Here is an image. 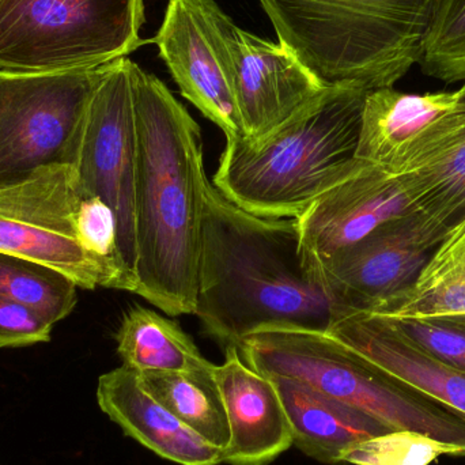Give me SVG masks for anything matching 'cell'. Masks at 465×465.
<instances>
[{"mask_svg": "<svg viewBox=\"0 0 465 465\" xmlns=\"http://www.w3.org/2000/svg\"><path fill=\"white\" fill-rule=\"evenodd\" d=\"M196 316L225 347L271 328L322 331L341 317L327 281L309 270L297 221L243 212L204 188Z\"/></svg>", "mask_w": 465, "mask_h": 465, "instance_id": "obj_1", "label": "cell"}, {"mask_svg": "<svg viewBox=\"0 0 465 465\" xmlns=\"http://www.w3.org/2000/svg\"><path fill=\"white\" fill-rule=\"evenodd\" d=\"M136 292L169 316L195 314L207 179L202 130L134 62Z\"/></svg>", "mask_w": 465, "mask_h": 465, "instance_id": "obj_2", "label": "cell"}, {"mask_svg": "<svg viewBox=\"0 0 465 465\" xmlns=\"http://www.w3.org/2000/svg\"><path fill=\"white\" fill-rule=\"evenodd\" d=\"M368 92L328 86L262 138L226 139L215 187L256 217H301L362 163L355 153Z\"/></svg>", "mask_w": 465, "mask_h": 465, "instance_id": "obj_3", "label": "cell"}, {"mask_svg": "<svg viewBox=\"0 0 465 465\" xmlns=\"http://www.w3.org/2000/svg\"><path fill=\"white\" fill-rule=\"evenodd\" d=\"M278 35L324 84L393 87L420 64L434 0H259Z\"/></svg>", "mask_w": 465, "mask_h": 465, "instance_id": "obj_4", "label": "cell"}, {"mask_svg": "<svg viewBox=\"0 0 465 465\" xmlns=\"http://www.w3.org/2000/svg\"><path fill=\"white\" fill-rule=\"evenodd\" d=\"M238 350L262 376L297 380L393 430L430 437L465 456L463 412L388 373L328 332L271 328L252 333Z\"/></svg>", "mask_w": 465, "mask_h": 465, "instance_id": "obj_5", "label": "cell"}, {"mask_svg": "<svg viewBox=\"0 0 465 465\" xmlns=\"http://www.w3.org/2000/svg\"><path fill=\"white\" fill-rule=\"evenodd\" d=\"M144 0H0V73L93 70L147 44Z\"/></svg>", "mask_w": 465, "mask_h": 465, "instance_id": "obj_6", "label": "cell"}, {"mask_svg": "<svg viewBox=\"0 0 465 465\" xmlns=\"http://www.w3.org/2000/svg\"><path fill=\"white\" fill-rule=\"evenodd\" d=\"M86 196L71 165L46 166L2 185L0 252L52 268L79 289L135 292V282L122 265L82 245L76 221Z\"/></svg>", "mask_w": 465, "mask_h": 465, "instance_id": "obj_7", "label": "cell"}, {"mask_svg": "<svg viewBox=\"0 0 465 465\" xmlns=\"http://www.w3.org/2000/svg\"><path fill=\"white\" fill-rule=\"evenodd\" d=\"M101 68L0 73V187L46 166H74Z\"/></svg>", "mask_w": 465, "mask_h": 465, "instance_id": "obj_8", "label": "cell"}, {"mask_svg": "<svg viewBox=\"0 0 465 465\" xmlns=\"http://www.w3.org/2000/svg\"><path fill=\"white\" fill-rule=\"evenodd\" d=\"M134 62L128 57L101 68L90 98L75 168L86 195L105 202L117 221L120 260L135 281L136 123ZM136 292V290H135Z\"/></svg>", "mask_w": 465, "mask_h": 465, "instance_id": "obj_9", "label": "cell"}, {"mask_svg": "<svg viewBox=\"0 0 465 465\" xmlns=\"http://www.w3.org/2000/svg\"><path fill=\"white\" fill-rule=\"evenodd\" d=\"M464 131L465 103L459 90H369L355 157L393 176H410L447 157Z\"/></svg>", "mask_w": 465, "mask_h": 465, "instance_id": "obj_10", "label": "cell"}, {"mask_svg": "<svg viewBox=\"0 0 465 465\" xmlns=\"http://www.w3.org/2000/svg\"><path fill=\"white\" fill-rule=\"evenodd\" d=\"M448 232L417 213L371 232L324 268L336 302L346 316L384 311L417 282Z\"/></svg>", "mask_w": 465, "mask_h": 465, "instance_id": "obj_11", "label": "cell"}, {"mask_svg": "<svg viewBox=\"0 0 465 465\" xmlns=\"http://www.w3.org/2000/svg\"><path fill=\"white\" fill-rule=\"evenodd\" d=\"M417 213L420 206L407 176H393L362 161L295 218L303 262L324 278V268L336 256L382 226Z\"/></svg>", "mask_w": 465, "mask_h": 465, "instance_id": "obj_12", "label": "cell"}, {"mask_svg": "<svg viewBox=\"0 0 465 465\" xmlns=\"http://www.w3.org/2000/svg\"><path fill=\"white\" fill-rule=\"evenodd\" d=\"M243 135L257 141L316 97L324 84L281 43L238 26L215 5Z\"/></svg>", "mask_w": 465, "mask_h": 465, "instance_id": "obj_13", "label": "cell"}, {"mask_svg": "<svg viewBox=\"0 0 465 465\" xmlns=\"http://www.w3.org/2000/svg\"><path fill=\"white\" fill-rule=\"evenodd\" d=\"M217 5L215 0H169L153 43L183 97L232 139L245 135L215 24Z\"/></svg>", "mask_w": 465, "mask_h": 465, "instance_id": "obj_14", "label": "cell"}, {"mask_svg": "<svg viewBox=\"0 0 465 465\" xmlns=\"http://www.w3.org/2000/svg\"><path fill=\"white\" fill-rule=\"evenodd\" d=\"M214 377L231 430L223 463L267 465L294 444L272 380L252 369L237 347H226L225 362L214 366Z\"/></svg>", "mask_w": 465, "mask_h": 465, "instance_id": "obj_15", "label": "cell"}, {"mask_svg": "<svg viewBox=\"0 0 465 465\" xmlns=\"http://www.w3.org/2000/svg\"><path fill=\"white\" fill-rule=\"evenodd\" d=\"M101 411L125 436L138 441L165 460L180 465L223 463L221 448L207 442L169 411L144 387L141 373L123 365L98 380Z\"/></svg>", "mask_w": 465, "mask_h": 465, "instance_id": "obj_16", "label": "cell"}, {"mask_svg": "<svg viewBox=\"0 0 465 465\" xmlns=\"http://www.w3.org/2000/svg\"><path fill=\"white\" fill-rule=\"evenodd\" d=\"M328 333L388 373L465 414V371L418 347L385 317L349 314Z\"/></svg>", "mask_w": 465, "mask_h": 465, "instance_id": "obj_17", "label": "cell"}, {"mask_svg": "<svg viewBox=\"0 0 465 465\" xmlns=\"http://www.w3.org/2000/svg\"><path fill=\"white\" fill-rule=\"evenodd\" d=\"M272 380L292 428V442L309 458L324 464L341 463L347 448L392 433L371 415L313 388L284 377Z\"/></svg>", "mask_w": 465, "mask_h": 465, "instance_id": "obj_18", "label": "cell"}, {"mask_svg": "<svg viewBox=\"0 0 465 465\" xmlns=\"http://www.w3.org/2000/svg\"><path fill=\"white\" fill-rule=\"evenodd\" d=\"M116 341L123 365L141 373H191L214 366L176 322L143 306H135L124 314Z\"/></svg>", "mask_w": 465, "mask_h": 465, "instance_id": "obj_19", "label": "cell"}, {"mask_svg": "<svg viewBox=\"0 0 465 465\" xmlns=\"http://www.w3.org/2000/svg\"><path fill=\"white\" fill-rule=\"evenodd\" d=\"M463 314L465 220L448 232L412 287L377 316L387 319H426Z\"/></svg>", "mask_w": 465, "mask_h": 465, "instance_id": "obj_20", "label": "cell"}, {"mask_svg": "<svg viewBox=\"0 0 465 465\" xmlns=\"http://www.w3.org/2000/svg\"><path fill=\"white\" fill-rule=\"evenodd\" d=\"M215 366V365H214ZM209 371H139L150 393L183 423L214 447L225 450L231 441L228 415L223 395Z\"/></svg>", "mask_w": 465, "mask_h": 465, "instance_id": "obj_21", "label": "cell"}, {"mask_svg": "<svg viewBox=\"0 0 465 465\" xmlns=\"http://www.w3.org/2000/svg\"><path fill=\"white\" fill-rule=\"evenodd\" d=\"M71 279L52 268L0 252V295L35 309L49 322H62L78 302Z\"/></svg>", "mask_w": 465, "mask_h": 465, "instance_id": "obj_22", "label": "cell"}, {"mask_svg": "<svg viewBox=\"0 0 465 465\" xmlns=\"http://www.w3.org/2000/svg\"><path fill=\"white\" fill-rule=\"evenodd\" d=\"M459 92L465 103V81ZM407 179L420 213L450 231L459 225L465 220V131L447 157Z\"/></svg>", "mask_w": 465, "mask_h": 465, "instance_id": "obj_23", "label": "cell"}, {"mask_svg": "<svg viewBox=\"0 0 465 465\" xmlns=\"http://www.w3.org/2000/svg\"><path fill=\"white\" fill-rule=\"evenodd\" d=\"M420 65L445 84L465 81V0H434Z\"/></svg>", "mask_w": 465, "mask_h": 465, "instance_id": "obj_24", "label": "cell"}, {"mask_svg": "<svg viewBox=\"0 0 465 465\" xmlns=\"http://www.w3.org/2000/svg\"><path fill=\"white\" fill-rule=\"evenodd\" d=\"M458 452L430 437L398 430L347 448L341 463L352 465H430L440 456Z\"/></svg>", "mask_w": 465, "mask_h": 465, "instance_id": "obj_25", "label": "cell"}, {"mask_svg": "<svg viewBox=\"0 0 465 465\" xmlns=\"http://www.w3.org/2000/svg\"><path fill=\"white\" fill-rule=\"evenodd\" d=\"M388 320L418 347L437 360L465 371V314Z\"/></svg>", "mask_w": 465, "mask_h": 465, "instance_id": "obj_26", "label": "cell"}, {"mask_svg": "<svg viewBox=\"0 0 465 465\" xmlns=\"http://www.w3.org/2000/svg\"><path fill=\"white\" fill-rule=\"evenodd\" d=\"M54 322L25 303L0 295V349L48 343Z\"/></svg>", "mask_w": 465, "mask_h": 465, "instance_id": "obj_27", "label": "cell"}, {"mask_svg": "<svg viewBox=\"0 0 465 465\" xmlns=\"http://www.w3.org/2000/svg\"><path fill=\"white\" fill-rule=\"evenodd\" d=\"M76 226H78L82 245L87 251L104 259L114 260L123 267L119 249H117V232H117L116 217L105 202L95 196L87 195L79 207ZM123 270L125 271V268L123 267Z\"/></svg>", "mask_w": 465, "mask_h": 465, "instance_id": "obj_28", "label": "cell"}]
</instances>
